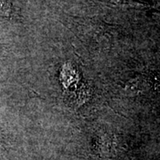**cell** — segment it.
Instances as JSON below:
<instances>
[{
	"mask_svg": "<svg viewBox=\"0 0 160 160\" xmlns=\"http://www.w3.org/2000/svg\"><path fill=\"white\" fill-rule=\"evenodd\" d=\"M103 4L109 6L116 7H129V8H143L146 7L147 4L138 0H99Z\"/></svg>",
	"mask_w": 160,
	"mask_h": 160,
	"instance_id": "6da1fadb",
	"label": "cell"
},
{
	"mask_svg": "<svg viewBox=\"0 0 160 160\" xmlns=\"http://www.w3.org/2000/svg\"><path fill=\"white\" fill-rule=\"evenodd\" d=\"M11 12V3L9 0H0V15L9 16Z\"/></svg>",
	"mask_w": 160,
	"mask_h": 160,
	"instance_id": "7a4b0ae2",
	"label": "cell"
}]
</instances>
